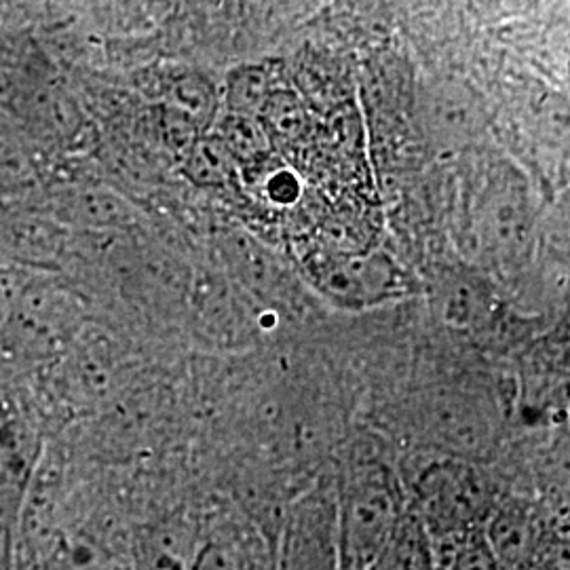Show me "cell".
<instances>
[{
  "instance_id": "cell-5",
  "label": "cell",
  "mask_w": 570,
  "mask_h": 570,
  "mask_svg": "<svg viewBox=\"0 0 570 570\" xmlns=\"http://www.w3.org/2000/svg\"><path fill=\"white\" fill-rule=\"evenodd\" d=\"M501 489L529 497L553 518L570 515V423L553 425L543 440L534 442L524 468Z\"/></svg>"
},
{
  "instance_id": "cell-7",
  "label": "cell",
  "mask_w": 570,
  "mask_h": 570,
  "mask_svg": "<svg viewBox=\"0 0 570 570\" xmlns=\"http://www.w3.org/2000/svg\"><path fill=\"white\" fill-rule=\"evenodd\" d=\"M550 513L529 497L503 492L484 524V537L503 570H522L541 534L550 524Z\"/></svg>"
},
{
  "instance_id": "cell-18",
  "label": "cell",
  "mask_w": 570,
  "mask_h": 570,
  "mask_svg": "<svg viewBox=\"0 0 570 570\" xmlns=\"http://www.w3.org/2000/svg\"><path fill=\"white\" fill-rule=\"evenodd\" d=\"M261 122L273 140L282 142H296L306 129L305 106L298 100L296 94L277 89L271 100L266 102L265 110L261 115Z\"/></svg>"
},
{
  "instance_id": "cell-8",
  "label": "cell",
  "mask_w": 570,
  "mask_h": 570,
  "mask_svg": "<svg viewBox=\"0 0 570 570\" xmlns=\"http://www.w3.org/2000/svg\"><path fill=\"white\" fill-rule=\"evenodd\" d=\"M429 108L433 134L449 153L468 148L487 131V108L465 82L449 79L438 85Z\"/></svg>"
},
{
  "instance_id": "cell-9",
  "label": "cell",
  "mask_w": 570,
  "mask_h": 570,
  "mask_svg": "<svg viewBox=\"0 0 570 570\" xmlns=\"http://www.w3.org/2000/svg\"><path fill=\"white\" fill-rule=\"evenodd\" d=\"M60 230L37 216H16L0 220V249L16 265H41L60 252Z\"/></svg>"
},
{
  "instance_id": "cell-22",
  "label": "cell",
  "mask_w": 570,
  "mask_h": 570,
  "mask_svg": "<svg viewBox=\"0 0 570 570\" xmlns=\"http://www.w3.org/2000/svg\"><path fill=\"white\" fill-rule=\"evenodd\" d=\"M159 125H161V136H164V142L174 148V150H180L186 153L193 144L199 140V127L195 122L190 121L188 117H184L180 112H176L174 108H161V115H159Z\"/></svg>"
},
{
  "instance_id": "cell-12",
  "label": "cell",
  "mask_w": 570,
  "mask_h": 570,
  "mask_svg": "<svg viewBox=\"0 0 570 570\" xmlns=\"http://www.w3.org/2000/svg\"><path fill=\"white\" fill-rule=\"evenodd\" d=\"M277 89L265 63H244L226 77L225 100L228 115L261 119L266 102Z\"/></svg>"
},
{
  "instance_id": "cell-6",
  "label": "cell",
  "mask_w": 570,
  "mask_h": 570,
  "mask_svg": "<svg viewBox=\"0 0 570 570\" xmlns=\"http://www.w3.org/2000/svg\"><path fill=\"white\" fill-rule=\"evenodd\" d=\"M317 284L348 306L372 305L404 289V273L387 254H330L315 268Z\"/></svg>"
},
{
  "instance_id": "cell-4",
  "label": "cell",
  "mask_w": 570,
  "mask_h": 570,
  "mask_svg": "<svg viewBox=\"0 0 570 570\" xmlns=\"http://www.w3.org/2000/svg\"><path fill=\"white\" fill-rule=\"evenodd\" d=\"M81 324L82 305L77 294L37 275L2 348L20 357L42 360L70 345Z\"/></svg>"
},
{
  "instance_id": "cell-14",
  "label": "cell",
  "mask_w": 570,
  "mask_h": 570,
  "mask_svg": "<svg viewBox=\"0 0 570 570\" xmlns=\"http://www.w3.org/2000/svg\"><path fill=\"white\" fill-rule=\"evenodd\" d=\"M438 570H503L484 532L433 539Z\"/></svg>"
},
{
  "instance_id": "cell-11",
  "label": "cell",
  "mask_w": 570,
  "mask_h": 570,
  "mask_svg": "<svg viewBox=\"0 0 570 570\" xmlns=\"http://www.w3.org/2000/svg\"><path fill=\"white\" fill-rule=\"evenodd\" d=\"M193 570H271V564L249 534L228 530L199 546Z\"/></svg>"
},
{
  "instance_id": "cell-2",
  "label": "cell",
  "mask_w": 570,
  "mask_h": 570,
  "mask_svg": "<svg viewBox=\"0 0 570 570\" xmlns=\"http://www.w3.org/2000/svg\"><path fill=\"white\" fill-rule=\"evenodd\" d=\"M402 480L410 510L423 520L431 539L482 532L503 494L497 473L480 461L438 452Z\"/></svg>"
},
{
  "instance_id": "cell-24",
  "label": "cell",
  "mask_w": 570,
  "mask_h": 570,
  "mask_svg": "<svg viewBox=\"0 0 570 570\" xmlns=\"http://www.w3.org/2000/svg\"><path fill=\"white\" fill-rule=\"evenodd\" d=\"M266 197L277 205L294 204L301 195V184H298V176H294L292 171L282 169V171H273L268 176L265 184Z\"/></svg>"
},
{
  "instance_id": "cell-20",
  "label": "cell",
  "mask_w": 570,
  "mask_h": 570,
  "mask_svg": "<svg viewBox=\"0 0 570 570\" xmlns=\"http://www.w3.org/2000/svg\"><path fill=\"white\" fill-rule=\"evenodd\" d=\"M37 273L16 263H0V348L4 345L11 326L20 313L26 292L30 289Z\"/></svg>"
},
{
  "instance_id": "cell-19",
  "label": "cell",
  "mask_w": 570,
  "mask_h": 570,
  "mask_svg": "<svg viewBox=\"0 0 570 570\" xmlns=\"http://www.w3.org/2000/svg\"><path fill=\"white\" fill-rule=\"evenodd\" d=\"M522 570H570V515H551L548 529Z\"/></svg>"
},
{
  "instance_id": "cell-23",
  "label": "cell",
  "mask_w": 570,
  "mask_h": 570,
  "mask_svg": "<svg viewBox=\"0 0 570 570\" xmlns=\"http://www.w3.org/2000/svg\"><path fill=\"white\" fill-rule=\"evenodd\" d=\"M541 233L556 247L570 249V188L556 202L550 214L541 218Z\"/></svg>"
},
{
  "instance_id": "cell-13",
  "label": "cell",
  "mask_w": 570,
  "mask_h": 570,
  "mask_svg": "<svg viewBox=\"0 0 570 570\" xmlns=\"http://www.w3.org/2000/svg\"><path fill=\"white\" fill-rule=\"evenodd\" d=\"M235 167V159L214 134H202L183 157L186 178L199 186H223L233 178Z\"/></svg>"
},
{
  "instance_id": "cell-3",
  "label": "cell",
  "mask_w": 570,
  "mask_h": 570,
  "mask_svg": "<svg viewBox=\"0 0 570 570\" xmlns=\"http://www.w3.org/2000/svg\"><path fill=\"white\" fill-rule=\"evenodd\" d=\"M473 239L492 265L513 266L529 254L541 228L530 186L508 164L492 167L469 216Z\"/></svg>"
},
{
  "instance_id": "cell-21",
  "label": "cell",
  "mask_w": 570,
  "mask_h": 570,
  "mask_svg": "<svg viewBox=\"0 0 570 570\" xmlns=\"http://www.w3.org/2000/svg\"><path fill=\"white\" fill-rule=\"evenodd\" d=\"M484 308L487 306L475 285L452 277V284H449V298H446L450 324H473L482 317Z\"/></svg>"
},
{
  "instance_id": "cell-15",
  "label": "cell",
  "mask_w": 570,
  "mask_h": 570,
  "mask_svg": "<svg viewBox=\"0 0 570 570\" xmlns=\"http://www.w3.org/2000/svg\"><path fill=\"white\" fill-rule=\"evenodd\" d=\"M214 136L225 144L235 164H258L265 161L271 148V138L261 119L228 115L218 122Z\"/></svg>"
},
{
  "instance_id": "cell-16",
  "label": "cell",
  "mask_w": 570,
  "mask_h": 570,
  "mask_svg": "<svg viewBox=\"0 0 570 570\" xmlns=\"http://www.w3.org/2000/svg\"><path fill=\"white\" fill-rule=\"evenodd\" d=\"M63 214L77 225L115 226L129 220V205L106 190H77L61 205Z\"/></svg>"
},
{
  "instance_id": "cell-10",
  "label": "cell",
  "mask_w": 570,
  "mask_h": 570,
  "mask_svg": "<svg viewBox=\"0 0 570 570\" xmlns=\"http://www.w3.org/2000/svg\"><path fill=\"white\" fill-rule=\"evenodd\" d=\"M366 570H438L433 539L414 511L407 510L387 546Z\"/></svg>"
},
{
  "instance_id": "cell-1",
  "label": "cell",
  "mask_w": 570,
  "mask_h": 570,
  "mask_svg": "<svg viewBox=\"0 0 570 570\" xmlns=\"http://www.w3.org/2000/svg\"><path fill=\"white\" fill-rule=\"evenodd\" d=\"M407 510L402 473L372 454L348 461L334 490L338 570H366Z\"/></svg>"
},
{
  "instance_id": "cell-17",
  "label": "cell",
  "mask_w": 570,
  "mask_h": 570,
  "mask_svg": "<svg viewBox=\"0 0 570 570\" xmlns=\"http://www.w3.org/2000/svg\"><path fill=\"white\" fill-rule=\"evenodd\" d=\"M167 108L188 117L199 129L212 121L216 108V91L202 75H183L167 87Z\"/></svg>"
}]
</instances>
